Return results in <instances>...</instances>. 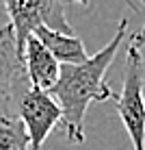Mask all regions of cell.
I'll list each match as a JSON object with an SVG mask.
<instances>
[{
    "mask_svg": "<svg viewBox=\"0 0 145 150\" xmlns=\"http://www.w3.org/2000/svg\"><path fill=\"white\" fill-rule=\"evenodd\" d=\"M59 2H78V4H89V0H59Z\"/></svg>",
    "mask_w": 145,
    "mask_h": 150,
    "instance_id": "30bf717a",
    "label": "cell"
},
{
    "mask_svg": "<svg viewBox=\"0 0 145 150\" xmlns=\"http://www.w3.org/2000/svg\"><path fill=\"white\" fill-rule=\"evenodd\" d=\"M0 2H4V0H0Z\"/></svg>",
    "mask_w": 145,
    "mask_h": 150,
    "instance_id": "8fae6325",
    "label": "cell"
},
{
    "mask_svg": "<svg viewBox=\"0 0 145 150\" xmlns=\"http://www.w3.org/2000/svg\"><path fill=\"white\" fill-rule=\"evenodd\" d=\"M30 85L24 72L22 54L18 52L13 28L0 26V115H13L9 107H15L22 91Z\"/></svg>",
    "mask_w": 145,
    "mask_h": 150,
    "instance_id": "5b68a950",
    "label": "cell"
},
{
    "mask_svg": "<svg viewBox=\"0 0 145 150\" xmlns=\"http://www.w3.org/2000/svg\"><path fill=\"white\" fill-rule=\"evenodd\" d=\"M30 139L18 115H0V150H28Z\"/></svg>",
    "mask_w": 145,
    "mask_h": 150,
    "instance_id": "ba28073f",
    "label": "cell"
},
{
    "mask_svg": "<svg viewBox=\"0 0 145 150\" xmlns=\"http://www.w3.org/2000/svg\"><path fill=\"white\" fill-rule=\"evenodd\" d=\"M128 35V18H121L117 33L102 50L91 54L85 63L61 65V74L50 94L63 111V128L71 144L85 142V115L91 102H104L115 98L113 89L106 85L104 76L115 61L117 50Z\"/></svg>",
    "mask_w": 145,
    "mask_h": 150,
    "instance_id": "6da1fadb",
    "label": "cell"
},
{
    "mask_svg": "<svg viewBox=\"0 0 145 150\" xmlns=\"http://www.w3.org/2000/svg\"><path fill=\"white\" fill-rule=\"evenodd\" d=\"M4 9L20 54L24 52L26 39L39 26H48L61 33H74V28L65 20L63 2L59 0H4Z\"/></svg>",
    "mask_w": 145,
    "mask_h": 150,
    "instance_id": "3957f363",
    "label": "cell"
},
{
    "mask_svg": "<svg viewBox=\"0 0 145 150\" xmlns=\"http://www.w3.org/2000/svg\"><path fill=\"white\" fill-rule=\"evenodd\" d=\"M22 63H24V72L28 76V83L33 87L50 91L56 85L61 74V63L50 54V50L35 35H30L24 44Z\"/></svg>",
    "mask_w": 145,
    "mask_h": 150,
    "instance_id": "8992f818",
    "label": "cell"
},
{
    "mask_svg": "<svg viewBox=\"0 0 145 150\" xmlns=\"http://www.w3.org/2000/svg\"><path fill=\"white\" fill-rule=\"evenodd\" d=\"M15 115L24 122V128L30 139V150H41L52 128L63 122V111L52 94L33 85H28L22 91L15 105Z\"/></svg>",
    "mask_w": 145,
    "mask_h": 150,
    "instance_id": "277c9868",
    "label": "cell"
},
{
    "mask_svg": "<svg viewBox=\"0 0 145 150\" xmlns=\"http://www.w3.org/2000/svg\"><path fill=\"white\" fill-rule=\"evenodd\" d=\"M33 35L50 50V54L61 65H78L89 59L85 44L76 33H61V30H54L48 26H39Z\"/></svg>",
    "mask_w": 145,
    "mask_h": 150,
    "instance_id": "52a82bcc",
    "label": "cell"
},
{
    "mask_svg": "<svg viewBox=\"0 0 145 150\" xmlns=\"http://www.w3.org/2000/svg\"><path fill=\"white\" fill-rule=\"evenodd\" d=\"M115 109L130 135L134 150H145V72L143 54L130 44L123 65L121 94L115 96Z\"/></svg>",
    "mask_w": 145,
    "mask_h": 150,
    "instance_id": "7a4b0ae2",
    "label": "cell"
},
{
    "mask_svg": "<svg viewBox=\"0 0 145 150\" xmlns=\"http://www.w3.org/2000/svg\"><path fill=\"white\" fill-rule=\"evenodd\" d=\"M141 2H143V9H145V0H141ZM130 44L137 46L139 50L145 46V18H143V26H141V30H139L137 35H132V41H130Z\"/></svg>",
    "mask_w": 145,
    "mask_h": 150,
    "instance_id": "9c48e42d",
    "label": "cell"
}]
</instances>
